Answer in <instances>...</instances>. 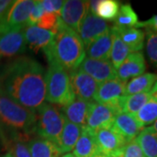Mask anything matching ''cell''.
<instances>
[{
    "mask_svg": "<svg viewBox=\"0 0 157 157\" xmlns=\"http://www.w3.org/2000/svg\"><path fill=\"white\" fill-rule=\"evenodd\" d=\"M111 31L113 34V44L110 54V62L112 63L113 67L117 70L121 67V65L125 61L127 57L131 53V52L121 40L114 25L111 26Z\"/></svg>",
    "mask_w": 157,
    "mask_h": 157,
    "instance_id": "25",
    "label": "cell"
},
{
    "mask_svg": "<svg viewBox=\"0 0 157 157\" xmlns=\"http://www.w3.org/2000/svg\"><path fill=\"white\" fill-rule=\"evenodd\" d=\"M47 61H54L67 72L78 68L86 58L84 43L78 33L62 23L50 45L44 49Z\"/></svg>",
    "mask_w": 157,
    "mask_h": 157,
    "instance_id": "2",
    "label": "cell"
},
{
    "mask_svg": "<svg viewBox=\"0 0 157 157\" xmlns=\"http://www.w3.org/2000/svg\"><path fill=\"white\" fill-rule=\"evenodd\" d=\"M36 112L25 108L10 97L0 94V125L11 134H35Z\"/></svg>",
    "mask_w": 157,
    "mask_h": 157,
    "instance_id": "3",
    "label": "cell"
},
{
    "mask_svg": "<svg viewBox=\"0 0 157 157\" xmlns=\"http://www.w3.org/2000/svg\"><path fill=\"white\" fill-rule=\"evenodd\" d=\"M93 102L75 98L67 106L60 108V112L68 121L84 127L86 123L90 107Z\"/></svg>",
    "mask_w": 157,
    "mask_h": 157,
    "instance_id": "18",
    "label": "cell"
},
{
    "mask_svg": "<svg viewBox=\"0 0 157 157\" xmlns=\"http://www.w3.org/2000/svg\"><path fill=\"white\" fill-rule=\"evenodd\" d=\"M96 142L101 155L107 156L123 147L127 143L112 127L101 128L94 133Z\"/></svg>",
    "mask_w": 157,
    "mask_h": 157,
    "instance_id": "13",
    "label": "cell"
},
{
    "mask_svg": "<svg viewBox=\"0 0 157 157\" xmlns=\"http://www.w3.org/2000/svg\"><path fill=\"white\" fill-rule=\"evenodd\" d=\"M81 130H82L81 126L72 123L68 121L67 119L65 120V124L61 135L57 142V146L62 155L73 150L80 136Z\"/></svg>",
    "mask_w": 157,
    "mask_h": 157,
    "instance_id": "21",
    "label": "cell"
},
{
    "mask_svg": "<svg viewBox=\"0 0 157 157\" xmlns=\"http://www.w3.org/2000/svg\"><path fill=\"white\" fill-rule=\"evenodd\" d=\"M112 128L123 138L126 143L135 140L143 129L136 121L135 115L127 113H121L115 116Z\"/></svg>",
    "mask_w": 157,
    "mask_h": 157,
    "instance_id": "15",
    "label": "cell"
},
{
    "mask_svg": "<svg viewBox=\"0 0 157 157\" xmlns=\"http://www.w3.org/2000/svg\"><path fill=\"white\" fill-rule=\"evenodd\" d=\"M151 128L154 130V132H155V133L157 135V121H155L154 122V124L152 125Z\"/></svg>",
    "mask_w": 157,
    "mask_h": 157,
    "instance_id": "39",
    "label": "cell"
},
{
    "mask_svg": "<svg viewBox=\"0 0 157 157\" xmlns=\"http://www.w3.org/2000/svg\"><path fill=\"white\" fill-rule=\"evenodd\" d=\"M121 40L129 48L131 52H137L143 49L144 32L137 28H122L114 25Z\"/></svg>",
    "mask_w": 157,
    "mask_h": 157,
    "instance_id": "24",
    "label": "cell"
},
{
    "mask_svg": "<svg viewBox=\"0 0 157 157\" xmlns=\"http://www.w3.org/2000/svg\"><path fill=\"white\" fill-rule=\"evenodd\" d=\"M14 1L11 0H0V21L6 17Z\"/></svg>",
    "mask_w": 157,
    "mask_h": 157,
    "instance_id": "37",
    "label": "cell"
},
{
    "mask_svg": "<svg viewBox=\"0 0 157 157\" xmlns=\"http://www.w3.org/2000/svg\"><path fill=\"white\" fill-rule=\"evenodd\" d=\"M26 145L32 157H59L62 155L55 143L39 136L31 138Z\"/></svg>",
    "mask_w": 157,
    "mask_h": 157,
    "instance_id": "22",
    "label": "cell"
},
{
    "mask_svg": "<svg viewBox=\"0 0 157 157\" xmlns=\"http://www.w3.org/2000/svg\"><path fill=\"white\" fill-rule=\"evenodd\" d=\"M121 157H145L135 140L127 143L121 148Z\"/></svg>",
    "mask_w": 157,
    "mask_h": 157,
    "instance_id": "34",
    "label": "cell"
},
{
    "mask_svg": "<svg viewBox=\"0 0 157 157\" xmlns=\"http://www.w3.org/2000/svg\"><path fill=\"white\" fill-rule=\"evenodd\" d=\"M99 153L100 150L94 133L85 126L82 127L81 134L73 148V155L75 157H92Z\"/></svg>",
    "mask_w": 157,
    "mask_h": 157,
    "instance_id": "20",
    "label": "cell"
},
{
    "mask_svg": "<svg viewBox=\"0 0 157 157\" xmlns=\"http://www.w3.org/2000/svg\"><path fill=\"white\" fill-rule=\"evenodd\" d=\"M62 157H75V156L73 155V154H71V153H67V154L64 155Z\"/></svg>",
    "mask_w": 157,
    "mask_h": 157,
    "instance_id": "40",
    "label": "cell"
},
{
    "mask_svg": "<svg viewBox=\"0 0 157 157\" xmlns=\"http://www.w3.org/2000/svg\"><path fill=\"white\" fill-rule=\"evenodd\" d=\"M92 157H105L103 155H101V153H99V154H96L94 155H93Z\"/></svg>",
    "mask_w": 157,
    "mask_h": 157,
    "instance_id": "42",
    "label": "cell"
},
{
    "mask_svg": "<svg viewBox=\"0 0 157 157\" xmlns=\"http://www.w3.org/2000/svg\"><path fill=\"white\" fill-rule=\"evenodd\" d=\"M33 0H17L11 6L6 17L0 22L11 27H24L28 25L30 15L33 7Z\"/></svg>",
    "mask_w": 157,
    "mask_h": 157,
    "instance_id": "12",
    "label": "cell"
},
{
    "mask_svg": "<svg viewBox=\"0 0 157 157\" xmlns=\"http://www.w3.org/2000/svg\"><path fill=\"white\" fill-rule=\"evenodd\" d=\"M113 44V34L110 30L95 39L86 47L87 58L99 60H108L110 59Z\"/></svg>",
    "mask_w": 157,
    "mask_h": 157,
    "instance_id": "19",
    "label": "cell"
},
{
    "mask_svg": "<svg viewBox=\"0 0 157 157\" xmlns=\"http://www.w3.org/2000/svg\"><path fill=\"white\" fill-rule=\"evenodd\" d=\"M135 140L139 144L145 157H157V135L151 127L144 128Z\"/></svg>",
    "mask_w": 157,
    "mask_h": 157,
    "instance_id": "26",
    "label": "cell"
},
{
    "mask_svg": "<svg viewBox=\"0 0 157 157\" xmlns=\"http://www.w3.org/2000/svg\"><path fill=\"white\" fill-rule=\"evenodd\" d=\"M138 23V16L131 5L125 4L121 6L119 13L115 18L116 26L122 28H135Z\"/></svg>",
    "mask_w": 157,
    "mask_h": 157,
    "instance_id": "29",
    "label": "cell"
},
{
    "mask_svg": "<svg viewBox=\"0 0 157 157\" xmlns=\"http://www.w3.org/2000/svg\"><path fill=\"white\" fill-rule=\"evenodd\" d=\"M78 68L87 73L99 85L107 80L117 78L116 69L113 67L109 60H99L85 58Z\"/></svg>",
    "mask_w": 157,
    "mask_h": 157,
    "instance_id": "11",
    "label": "cell"
},
{
    "mask_svg": "<svg viewBox=\"0 0 157 157\" xmlns=\"http://www.w3.org/2000/svg\"><path fill=\"white\" fill-rule=\"evenodd\" d=\"M24 30V27H11L0 22V59L13 58L25 52Z\"/></svg>",
    "mask_w": 157,
    "mask_h": 157,
    "instance_id": "6",
    "label": "cell"
},
{
    "mask_svg": "<svg viewBox=\"0 0 157 157\" xmlns=\"http://www.w3.org/2000/svg\"><path fill=\"white\" fill-rule=\"evenodd\" d=\"M45 73V102L63 107L76 98L73 94L68 72L54 61H48Z\"/></svg>",
    "mask_w": 157,
    "mask_h": 157,
    "instance_id": "4",
    "label": "cell"
},
{
    "mask_svg": "<svg viewBox=\"0 0 157 157\" xmlns=\"http://www.w3.org/2000/svg\"><path fill=\"white\" fill-rule=\"evenodd\" d=\"M110 30L107 21L97 17L95 14L87 11L78 27V34L84 45L87 47L95 39Z\"/></svg>",
    "mask_w": 157,
    "mask_h": 157,
    "instance_id": "8",
    "label": "cell"
},
{
    "mask_svg": "<svg viewBox=\"0 0 157 157\" xmlns=\"http://www.w3.org/2000/svg\"><path fill=\"white\" fill-rule=\"evenodd\" d=\"M25 39L26 45L34 52L38 53L40 50H44L52 43L55 37V33L39 28L36 25H28L24 30Z\"/></svg>",
    "mask_w": 157,
    "mask_h": 157,
    "instance_id": "16",
    "label": "cell"
},
{
    "mask_svg": "<svg viewBox=\"0 0 157 157\" xmlns=\"http://www.w3.org/2000/svg\"><path fill=\"white\" fill-rule=\"evenodd\" d=\"M153 96H155V98H156L157 99V93H155V94H154V95Z\"/></svg>",
    "mask_w": 157,
    "mask_h": 157,
    "instance_id": "43",
    "label": "cell"
},
{
    "mask_svg": "<svg viewBox=\"0 0 157 157\" xmlns=\"http://www.w3.org/2000/svg\"><path fill=\"white\" fill-rule=\"evenodd\" d=\"M70 83L76 98L92 102L94 101L99 84L87 73L79 68L68 72Z\"/></svg>",
    "mask_w": 157,
    "mask_h": 157,
    "instance_id": "7",
    "label": "cell"
},
{
    "mask_svg": "<svg viewBox=\"0 0 157 157\" xmlns=\"http://www.w3.org/2000/svg\"><path fill=\"white\" fill-rule=\"evenodd\" d=\"M135 117L141 128H145L157 121V99L155 96L147 102L135 114Z\"/></svg>",
    "mask_w": 157,
    "mask_h": 157,
    "instance_id": "28",
    "label": "cell"
},
{
    "mask_svg": "<svg viewBox=\"0 0 157 157\" xmlns=\"http://www.w3.org/2000/svg\"><path fill=\"white\" fill-rule=\"evenodd\" d=\"M127 82H123L118 78L107 80L99 85L94 101L100 104H109L117 101L124 95L125 86Z\"/></svg>",
    "mask_w": 157,
    "mask_h": 157,
    "instance_id": "17",
    "label": "cell"
},
{
    "mask_svg": "<svg viewBox=\"0 0 157 157\" xmlns=\"http://www.w3.org/2000/svg\"><path fill=\"white\" fill-rule=\"evenodd\" d=\"M32 135L25 134H14L11 135V140L9 142L11 146V155L14 157H32L26 142L31 139Z\"/></svg>",
    "mask_w": 157,
    "mask_h": 157,
    "instance_id": "30",
    "label": "cell"
},
{
    "mask_svg": "<svg viewBox=\"0 0 157 157\" xmlns=\"http://www.w3.org/2000/svg\"><path fill=\"white\" fill-rule=\"evenodd\" d=\"M156 80L157 74L150 73H143L138 77L132 78L126 84L124 95H133L140 93H149Z\"/></svg>",
    "mask_w": 157,
    "mask_h": 157,
    "instance_id": "23",
    "label": "cell"
},
{
    "mask_svg": "<svg viewBox=\"0 0 157 157\" xmlns=\"http://www.w3.org/2000/svg\"><path fill=\"white\" fill-rule=\"evenodd\" d=\"M62 20L60 17L53 12H45L43 17L39 19V21L37 23L36 26L39 28L52 31L56 33L58 30L59 29L62 25Z\"/></svg>",
    "mask_w": 157,
    "mask_h": 157,
    "instance_id": "32",
    "label": "cell"
},
{
    "mask_svg": "<svg viewBox=\"0 0 157 157\" xmlns=\"http://www.w3.org/2000/svg\"><path fill=\"white\" fill-rule=\"evenodd\" d=\"M45 12V11L43 8L41 1H34L33 7L30 18H29L28 25H36L37 23L39 21V19L43 17Z\"/></svg>",
    "mask_w": 157,
    "mask_h": 157,
    "instance_id": "35",
    "label": "cell"
},
{
    "mask_svg": "<svg viewBox=\"0 0 157 157\" xmlns=\"http://www.w3.org/2000/svg\"><path fill=\"white\" fill-rule=\"evenodd\" d=\"M150 93H140L133 95H123L121 97V111L135 115L141 107L152 98Z\"/></svg>",
    "mask_w": 157,
    "mask_h": 157,
    "instance_id": "27",
    "label": "cell"
},
{
    "mask_svg": "<svg viewBox=\"0 0 157 157\" xmlns=\"http://www.w3.org/2000/svg\"><path fill=\"white\" fill-rule=\"evenodd\" d=\"M1 82L8 97L36 112L45 101V71L30 57H19L7 65Z\"/></svg>",
    "mask_w": 157,
    "mask_h": 157,
    "instance_id": "1",
    "label": "cell"
},
{
    "mask_svg": "<svg viewBox=\"0 0 157 157\" xmlns=\"http://www.w3.org/2000/svg\"><path fill=\"white\" fill-rule=\"evenodd\" d=\"M117 114V112L110 105L93 102L85 127L94 133L101 128H110Z\"/></svg>",
    "mask_w": 157,
    "mask_h": 157,
    "instance_id": "9",
    "label": "cell"
},
{
    "mask_svg": "<svg viewBox=\"0 0 157 157\" xmlns=\"http://www.w3.org/2000/svg\"><path fill=\"white\" fill-rule=\"evenodd\" d=\"M121 8L120 2L116 0H101L96 16L103 20H115Z\"/></svg>",
    "mask_w": 157,
    "mask_h": 157,
    "instance_id": "31",
    "label": "cell"
},
{
    "mask_svg": "<svg viewBox=\"0 0 157 157\" xmlns=\"http://www.w3.org/2000/svg\"><path fill=\"white\" fill-rule=\"evenodd\" d=\"M147 54L153 66L157 67V33L147 30Z\"/></svg>",
    "mask_w": 157,
    "mask_h": 157,
    "instance_id": "33",
    "label": "cell"
},
{
    "mask_svg": "<svg viewBox=\"0 0 157 157\" xmlns=\"http://www.w3.org/2000/svg\"><path fill=\"white\" fill-rule=\"evenodd\" d=\"M140 27H145L146 30L157 33V15L153 16L146 21L139 22L135 25V28H140Z\"/></svg>",
    "mask_w": 157,
    "mask_h": 157,
    "instance_id": "36",
    "label": "cell"
},
{
    "mask_svg": "<svg viewBox=\"0 0 157 157\" xmlns=\"http://www.w3.org/2000/svg\"><path fill=\"white\" fill-rule=\"evenodd\" d=\"M146 70V63L143 54L137 52H131L121 67L116 70L118 79L127 82L129 78H134L143 74Z\"/></svg>",
    "mask_w": 157,
    "mask_h": 157,
    "instance_id": "14",
    "label": "cell"
},
{
    "mask_svg": "<svg viewBox=\"0 0 157 157\" xmlns=\"http://www.w3.org/2000/svg\"><path fill=\"white\" fill-rule=\"evenodd\" d=\"M65 117L60 110L48 102H44L36 111L35 135L57 145L65 124Z\"/></svg>",
    "mask_w": 157,
    "mask_h": 157,
    "instance_id": "5",
    "label": "cell"
},
{
    "mask_svg": "<svg viewBox=\"0 0 157 157\" xmlns=\"http://www.w3.org/2000/svg\"><path fill=\"white\" fill-rule=\"evenodd\" d=\"M1 157H14L12 155H11V153H7L6 155H2Z\"/></svg>",
    "mask_w": 157,
    "mask_h": 157,
    "instance_id": "41",
    "label": "cell"
},
{
    "mask_svg": "<svg viewBox=\"0 0 157 157\" xmlns=\"http://www.w3.org/2000/svg\"><path fill=\"white\" fill-rule=\"evenodd\" d=\"M89 1L67 0L65 1L59 17L67 26L78 33L80 23L88 11Z\"/></svg>",
    "mask_w": 157,
    "mask_h": 157,
    "instance_id": "10",
    "label": "cell"
},
{
    "mask_svg": "<svg viewBox=\"0 0 157 157\" xmlns=\"http://www.w3.org/2000/svg\"><path fill=\"white\" fill-rule=\"evenodd\" d=\"M101 0H94V1H89V6H88V11L92 12L93 14H95L97 12V9L100 4Z\"/></svg>",
    "mask_w": 157,
    "mask_h": 157,
    "instance_id": "38",
    "label": "cell"
}]
</instances>
